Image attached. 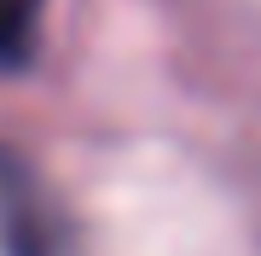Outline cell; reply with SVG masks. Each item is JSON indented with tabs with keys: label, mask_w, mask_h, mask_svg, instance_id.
<instances>
[{
	"label": "cell",
	"mask_w": 261,
	"mask_h": 256,
	"mask_svg": "<svg viewBox=\"0 0 261 256\" xmlns=\"http://www.w3.org/2000/svg\"><path fill=\"white\" fill-rule=\"evenodd\" d=\"M41 0H0V64H23Z\"/></svg>",
	"instance_id": "2"
},
{
	"label": "cell",
	"mask_w": 261,
	"mask_h": 256,
	"mask_svg": "<svg viewBox=\"0 0 261 256\" xmlns=\"http://www.w3.org/2000/svg\"><path fill=\"white\" fill-rule=\"evenodd\" d=\"M0 239L12 256H53V216L41 210V192L23 163L6 152H0Z\"/></svg>",
	"instance_id": "1"
}]
</instances>
